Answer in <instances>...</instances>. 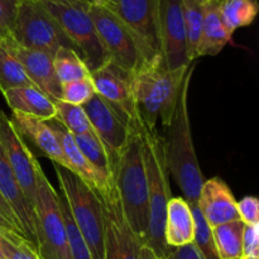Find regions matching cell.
I'll list each match as a JSON object with an SVG mask.
<instances>
[{
	"label": "cell",
	"mask_w": 259,
	"mask_h": 259,
	"mask_svg": "<svg viewBox=\"0 0 259 259\" xmlns=\"http://www.w3.org/2000/svg\"><path fill=\"white\" fill-rule=\"evenodd\" d=\"M195 65L196 63L192 62L187 70L180 89L174 116L168 126L164 128L166 137H163L169 176L174 177L184 195L182 197L189 202L190 206L197 205L200 190L205 181L195 151L189 114V89Z\"/></svg>",
	"instance_id": "obj_1"
},
{
	"label": "cell",
	"mask_w": 259,
	"mask_h": 259,
	"mask_svg": "<svg viewBox=\"0 0 259 259\" xmlns=\"http://www.w3.org/2000/svg\"><path fill=\"white\" fill-rule=\"evenodd\" d=\"M189 67L168 70L159 56L132 72V94L143 125L157 129L159 120L163 128L168 126Z\"/></svg>",
	"instance_id": "obj_2"
},
{
	"label": "cell",
	"mask_w": 259,
	"mask_h": 259,
	"mask_svg": "<svg viewBox=\"0 0 259 259\" xmlns=\"http://www.w3.org/2000/svg\"><path fill=\"white\" fill-rule=\"evenodd\" d=\"M139 133L143 144L149 202L148 229L144 247L149 248L158 259H164L169 250L164 242V222L167 205L172 199L164 138L157 129L147 128L142 121Z\"/></svg>",
	"instance_id": "obj_3"
},
{
	"label": "cell",
	"mask_w": 259,
	"mask_h": 259,
	"mask_svg": "<svg viewBox=\"0 0 259 259\" xmlns=\"http://www.w3.org/2000/svg\"><path fill=\"white\" fill-rule=\"evenodd\" d=\"M139 124L132 129L128 142L114 166L113 177L124 214L133 233L144 247L148 229L149 202Z\"/></svg>",
	"instance_id": "obj_4"
},
{
	"label": "cell",
	"mask_w": 259,
	"mask_h": 259,
	"mask_svg": "<svg viewBox=\"0 0 259 259\" xmlns=\"http://www.w3.org/2000/svg\"><path fill=\"white\" fill-rule=\"evenodd\" d=\"M61 194L90 252L91 259H105L104 210L98 192L70 169L53 163Z\"/></svg>",
	"instance_id": "obj_5"
},
{
	"label": "cell",
	"mask_w": 259,
	"mask_h": 259,
	"mask_svg": "<svg viewBox=\"0 0 259 259\" xmlns=\"http://www.w3.org/2000/svg\"><path fill=\"white\" fill-rule=\"evenodd\" d=\"M35 252L39 259H71L60 194L51 185L39 162L35 163Z\"/></svg>",
	"instance_id": "obj_6"
},
{
	"label": "cell",
	"mask_w": 259,
	"mask_h": 259,
	"mask_svg": "<svg viewBox=\"0 0 259 259\" xmlns=\"http://www.w3.org/2000/svg\"><path fill=\"white\" fill-rule=\"evenodd\" d=\"M60 25L63 34L73 45L94 72L109 62V58L96 34L89 5L78 0H38Z\"/></svg>",
	"instance_id": "obj_7"
},
{
	"label": "cell",
	"mask_w": 259,
	"mask_h": 259,
	"mask_svg": "<svg viewBox=\"0 0 259 259\" xmlns=\"http://www.w3.org/2000/svg\"><path fill=\"white\" fill-rule=\"evenodd\" d=\"M10 38L20 47L40 51L52 58L61 47L75 50L72 43L63 34L60 25L38 0L20 2Z\"/></svg>",
	"instance_id": "obj_8"
},
{
	"label": "cell",
	"mask_w": 259,
	"mask_h": 259,
	"mask_svg": "<svg viewBox=\"0 0 259 259\" xmlns=\"http://www.w3.org/2000/svg\"><path fill=\"white\" fill-rule=\"evenodd\" d=\"M89 13L109 62L128 72L138 70L144 57L125 24L104 3L89 5Z\"/></svg>",
	"instance_id": "obj_9"
},
{
	"label": "cell",
	"mask_w": 259,
	"mask_h": 259,
	"mask_svg": "<svg viewBox=\"0 0 259 259\" xmlns=\"http://www.w3.org/2000/svg\"><path fill=\"white\" fill-rule=\"evenodd\" d=\"M159 2L161 0H106L138 43L144 62L161 56L159 46Z\"/></svg>",
	"instance_id": "obj_10"
},
{
	"label": "cell",
	"mask_w": 259,
	"mask_h": 259,
	"mask_svg": "<svg viewBox=\"0 0 259 259\" xmlns=\"http://www.w3.org/2000/svg\"><path fill=\"white\" fill-rule=\"evenodd\" d=\"M96 192L100 196L104 210L105 259H141L143 245L133 233L124 214L114 177L105 189Z\"/></svg>",
	"instance_id": "obj_11"
},
{
	"label": "cell",
	"mask_w": 259,
	"mask_h": 259,
	"mask_svg": "<svg viewBox=\"0 0 259 259\" xmlns=\"http://www.w3.org/2000/svg\"><path fill=\"white\" fill-rule=\"evenodd\" d=\"M82 108L88 115L91 128L105 147L111 169H114L134 126L129 125L128 121L98 94L82 105Z\"/></svg>",
	"instance_id": "obj_12"
},
{
	"label": "cell",
	"mask_w": 259,
	"mask_h": 259,
	"mask_svg": "<svg viewBox=\"0 0 259 259\" xmlns=\"http://www.w3.org/2000/svg\"><path fill=\"white\" fill-rule=\"evenodd\" d=\"M0 147L25 199L33 207L35 196L37 159L28 148L22 134L17 131L12 120L2 110H0Z\"/></svg>",
	"instance_id": "obj_13"
},
{
	"label": "cell",
	"mask_w": 259,
	"mask_h": 259,
	"mask_svg": "<svg viewBox=\"0 0 259 259\" xmlns=\"http://www.w3.org/2000/svg\"><path fill=\"white\" fill-rule=\"evenodd\" d=\"M159 46L168 70L187 67L192 63L187 53L182 0L159 2Z\"/></svg>",
	"instance_id": "obj_14"
},
{
	"label": "cell",
	"mask_w": 259,
	"mask_h": 259,
	"mask_svg": "<svg viewBox=\"0 0 259 259\" xmlns=\"http://www.w3.org/2000/svg\"><path fill=\"white\" fill-rule=\"evenodd\" d=\"M95 94L110 104L131 126L141 123L133 94H132V72L108 62L103 67L90 73Z\"/></svg>",
	"instance_id": "obj_15"
},
{
	"label": "cell",
	"mask_w": 259,
	"mask_h": 259,
	"mask_svg": "<svg viewBox=\"0 0 259 259\" xmlns=\"http://www.w3.org/2000/svg\"><path fill=\"white\" fill-rule=\"evenodd\" d=\"M0 45L4 46L19 61L28 77L38 89H40L53 101L61 100L62 86L56 76L53 58L50 55L40 51L20 47L12 38L2 40Z\"/></svg>",
	"instance_id": "obj_16"
},
{
	"label": "cell",
	"mask_w": 259,
	"mask_h": 259,
	"mask_svg": "<svg viewBox=\"0 0 259 259\" xmlns=\"http://www.w3.org/2000/svg\"><path fill=\"white\" fill-rule=\"evenodd\" d=\"M197 206L211 229L239 219L237 200L227 182L219 176L205 180L200 190Z\"/></svg>",
	"instance_id": "obj_17"
},
{
	"label": "cell",
	"mask_w": 259,
	"mask_h": 259,
	"mask_svg": "<svg viewBox=\"0 0 259 259\" xmlns=\"http://www.w3.org/2000/svg\"><path fill=\"white\" fill-rule=\"evenodd\" d=\"M0 194L12 209L24 238L35 249L37 239H35L34 210L25 199L9 163L5 159L2 147H0Z\"/></svg>",
	"instance_id": "obj_18"
},
{
	"label": "cell",
	"mask_w": 259,
	"mask_h": 259,
	"mask_svg": "<svg viewBox=\"0 0 259 259\" xmlns=\"http://www.w3.org/2000/svg\"><path fill=\"white\" fill-rule=\"evenodd\" d=\"M12 123L23 138H28L52 163L67 168V162L63 157L62 149L48 123L42 119L33 118L24 114L12 111Z\"/></svg>",
	"instance_id": "obj_19"
},
{
	"label": "cell",
	"mask_w": 259,
	"mask_h": 259,
	"mask_svg": "<svg viewBox=\"0 0 259 259\" xmlns=\"http://www.w3.org/2000/svg\"><path fill=\"white\" fill-rule=\"evenodd\" d=\"M47 123L53 131L55 136L57 137V141L60 143L61 149H62L63 157H65L66 162H67V169L77 175L81 180H83L89 186H91L96 191H101V190L105 189L108 185H105L101 181V179L96 174L95 169L86 161L83 154L81 153L78 147L76 146L72 134L56 118L47 120Z\"/></svg>",
	"instance_id": "obj_20"
},
{
	"label": "cell",
	"mask_w": 259,
	"mask_h": 259,
	"mask_svg": "<svg viewBox=\"0 0 259 259\" xmlns=\"http://www.w3.org/2000/svg\"><path fill=\"white\" fill-rule=\"evenodd\" d=\"M195 222L191 206L184 197H172L167 205L164 242L168 248L194 243Z\"/></svg>",
	"instance_id": "obj_21"
},
{
	"label": "cell",
	"mask_w": 259,
	"mask_h": 259,
	"mask_svg": "<svg viewBox=\"0 0 259 259\" xmlns=\"http://www.w3.org/2000/svg\"><path fill=\"white\" fill-rule=\"evenodd\" d=\"M3 96L12 111L46 121L56 118L55 101L37 86L10 89L3 93Z\"/></svg>",
	"instance_id": "obj_22"
},
{
	"label": "cell",
	"mask_w": 259,
	"mask_h": 259,
	"mask_svg": "<svg viewBox=\"0 0 259 259\" xmlns=\"http://www.w3.org/2000/svg\"><path fill=\"white\" fill-rule=\"evenodd\" d=\"M233 34L228 32L219 12V0H205L204 22L197 58L202 56H217L223 48L232 43Z\"/></svg>",
	"instance_id": "obj_23"
},
{
	"label": "cell",
	"mask_w": 259,
	"mask_h": 259,
	"mask_svg": "<svg viewBox=\"0 0 259 259\" xmlns=\"http://www.w3.org/2000/svg\"><path fill=\"white\" fill-rule=\"evenodd\" d=\"M76 146L83 154L86 161L91 164L101 181L105 185H109L113 180V169H111L110 161H109L108 152H106L105 147L98 138L95 132L90 131L85 134H80V136H73Z\"/></svg>",
	"instance_id": "obj_24"
},
{
	"label": "cell",
	"mask_w": 259,
	"mask_h": 259,
	"mask_svg": "<svg viewBox=\"0 0 259 259\" xmlns=\"http://www.w3.org/2000/svg\"><path fill=\"white\" fill-rule=\"evenodd\" d=\"M244 227V223L238 219L212 228V238L220 259H240L243 257Z\"/></svg>",
	"instance_id": "obj_25"
},
{
	"label": "cell",
	"mask_w": 259,
	"mask_h": 259,
	"mask_svg": "<svg viewBox=\"0 0 259 259\" xmlns=\"http://www.w3.org/2000/svg\"><path fill=\"white\" fill-rule=\"evenodd\" d=\"M219 12L223 23L230 34L239 28L248 27L257 18L258 0H220Z\"/></svg>",
	"instance_id": "obj_26"
},
{
	"label": "cell",
	"mask_w": 259,
	"mask_h": 259,
	"mask_svg": "<svg viewBox=\"0 0 259 259\" xmlns=\"http://www.w3.org/2000/svg\"><path fill=\"white\" fill-rule=\"evenodd\" d=\"M53 67L61 86L90 76L88 66L80 53L70 47L58 48L53 56Z\"/></svg>",
	"instance_id": "obj_27"
},
{
	"label": "cell",
	"mask_w": 259,
	"mask_h": 259,
	"mask_svg": "<svg viewBox=\"0 0 259 259\" xmlns=\"http://www.w3.org/2000/svg\"><path fill=\"white\" fill-rule=\"evenodd\" d=\"M204 2L205 0H182V13L190 62H195L197 60V50L201 39L204 22Z\"/></svg>",
	"instance_id": "obj_28"
},
{
	"label": "cell",
	"mask_w": 259,
	"mask_h": 259,
	"mask_svg": "<svg viewBox=\"0 0 259 259\" xmlns=\"http://www.w3.org/2000/svg\"><path fill=\"white\" fill-rule=\"evenodd\" d=\"M35 86L30 81L19 61L0 45V91L5 93L10 89Z\"/></svg>",
	"instance_id": "obj_29"
},
{
	"label": "cell",
	"mask_w": 259,
	"mask_h": 259,
	"mask_svg": "<svg viewBox=\"0 0 259 259\" xmlns=\"http://www.w3.org/2000/svg\"><path fill=\"white\" fill-rule=\"evenodd\" d=\"M56 119L70 132L72 136H80L93 131L88 115L82 106L73 105L63 100L55 101Z\"/></svg>",
	"instance_id": "obj_30"
},
{
	"label": "cell",
	"mask_w": 259,
	"mask_h": 259,
	"mask_svg": "<svg viewBox=\"0 0 259 259\" xmlns=\"http://www.w3.org/2000/svg\"><path fill=\"white\" fill-rule=\"evenodd\" d=\"M0 247L4 259H39L29 242L15 233L0 230Z\"/></svg>",
	"instance_id": "obj_31"
},
{
	"label": "cell",
	"mask_w": 259,
	"mask_h": 259,
	"mask_svg": "<svg viewBox=\"0 0 259 259\" xmlns=\"http://www.w3.org/2000/svg\"><path fill=\"white\" fill-rule=\"evenodd\" d=\"M191 211L195 222V245L199 248L205 259H220L215 248L211 227L204 219L197 205H191Z\"/></svg>",
	"instance_id": "obj_32"
},
{
	"label": "cell",
	"mask_w": 259,
	"mask_h": 259,
	"mask_svg": "<svg viewBox=\"0 0 259 259\" xmlns=\"http://www.w3.org/2000/svg\"><path fill=\"white\" fill-rule=\"evenodd\" d=\"M60 206L61 210H62L63 220H65L66 232H67L71 259H91L90 252H89L88 247H86L85 242H83L82 237H81L80 232H78L77 227H76L75 222H73L72 217H71L70 210H68L67 204H66V200L62 196V194H60Z\"/></svg>",
	"instance_id": "obj_33"
},
{
	"label": "cell",
	"mask_w": 259,
	"mask_h": 259,
	"mask_svg": "<svg viewBox=\"0 0 259 259\" xmlns=\"http://www.w3.org/2000/svg\"><path fill=\"white\" fill-rule=\"evenodd\" d=\"M95 95L93 81L90 76L82 80L73 81V82L62 85L61 91V100L66 103L73 104V105H85L93 96Z\"/></svg>",
	"instance_id": "obj_34"
},
{
	"label": "cell",
	"mask_w": 259,
	"mask_h": 259,
	"mask_svg": "<svg viewBox=\"0 0 259 259\" xmlns=\"http://www.w3.org/2000/svg\"><path fill=\"white\" fill-rule=\"evenodd\" d=\"M22 0H0V42L12 37Z\"/></svg>",
	"instance_id": "obj_35"
},
{
	"label": "cell",
	"mask_w": 259,
	"mask_h": 259,
	"mask_svg": "<svg viewBox=\"0 0 259 259\" xmlns=\"http://www.w3.org/2000/svg\"><path fill=\"white\" fill-rule=\"evenodd\" d=\"M237 211L245 225L259 224V200L255 196H245L237 201Z\"/></svg>",
	"instance_id": "obj_36"
},
{
	"label": "cell",
	"mask_w": 259,
	"mask_h": 259,
	"mask_svg": "<svg viewBox=\"0 0 259 259\" xmlns=\"http://www.w3.org/2000/svg\"><path fill=\"white\" fill-rule=\"evenodd\" d=\"M259 257V224L245 225L243 232V257Z\"/></svg>",
	"instance_id": "obj_37"
},
{
	"label": "cell",
	"mask_w": 259,
	"mask_h": 259,
	"mask_svg": "<svg viewBox=\"0 0 259 259\" xmlns=\"http://www.w3.org/2000/svg\"><path fill=\"white\" fill-rule=\"evenodd\" d=\"M164 259H205L204 255L195 245V243L182 245L177 248H169Z\"/></svg>",
	"instance_id": "obj_38"
},
{
	"label": "cell",
	"mask_w": 259,
	"mask_h": 259,
	"mask_svg": "<svg viewBox=\"0 0 259 259\" xmlns=\"http://www.w3.org/2000/svg\"><path fill=\"white\" fill-rule=\"evenodd\" d=\"M0 214H2L4 218H7L9 222H12L13 224L17 225V227L19 228L17 219H15L14 214H13L12 209H10L9 205H8V202L4 200V197L2 196V194H0ZM19 230H20V228H19ZM20 232H22V230H20ZM22 234H23V233H22ZM23 237H24V235H23Z\"/></svg>",
	"instance_id": "obj_39"
},
{
	"label": "cell",
	"mask_w": 259,
	"mask_h": 259,
	"mask_svg": "<svg viewBox=\"0 0 259 259\" xmlns=\"http://www.w3.org/2000/svg\"><path fill=\"white\" fill-rule=\"evenodd\" d=\"M0 230H7V232H12V233H15V234L18 235H22V232L19 230V228L17 227V225L13 224L12 222H9V220L7 219V218L3 217L2 214H0ZM24 238V237H23ZM25 239V238H24Z\"/></svg>",
	"instance_id": "obj_40"
},
{
	"label": "cell",
	"mask_w": 259,
	"mask_h": 259,
	"mask_svg": "<svg viewBox=\"0 0 259 259\" xmlns=\"http://www.w3.org/2000/svg\"><path fill=\"white\" fill-rule=\"evenodd\" d=\"M141 259H158L156 257L153 252H152L149 248L147 247H142L141 249Z\"/></svg>",
	"instance_id": "obj_41"
},
{
	"label": "cell",
	"mask_w": 259,
	"mask_h": 259,
	"mask_svg": "<svg viewBox=\"0 0 259 259\" xmlns=\"http://www.w3.org/2000/svg\"><path fill=\"white\" fill-rule=\"evenodd\" d=\"M81 3H85L88 5H93V4H101V3H105L106 0H78Z\"/></svg>",
	"instance_id": "obj_42"
},
{
	"label": "cell",
	"mask_w": 259,
	"mask_h": 259,
	"mask_svg": "<svg viewBox=\"0 0 259 259\" xmlns=\"http://www.w3.org/2000/svg\"><path fill=\"white\" fill-rule=\"evenodd\" d=\"M0 257H3V254H2V247H0Z\"/></svg>",
	"instance_id": "obj_43"
},
{
	"label": "cell",
	"mask_w": 259,
	"mask_h": 259,
	"mask_svg": "<svg viewBox=\"0 0 259 259\" xmlns=\"http://www.w3.org/2000/svg\"><path fill=\"white\" fill-rule=\"evenodd\" d=\"M240 259H258V258H240Z\"/></svg>",
	"instance_id": "obj_44"
},
{
	"label": "cell",
	"mask_w": 259,
	"mask_h": 259,
	"mask_svg": "<svg viewBox=\"0 0 259 259\" xmlns=\"http://www.w3.org/2000/svg\"><path fill=\"white\" fill-rule=\"evenodd\" d=\"M0 259H4V258H3V257H0Z\"/></svg>",
	"instance_id": "obj_45"
},
{
	"label": "cell",
	"mask_w": 259,
	"mask_h": 259,
	"mask_svg": "<svg viewBox=\"0 0 259 259\" xmlns=\"http://www.w3.org/2000/svg\"><path fill=\"white\" fill-rule=\"evenodd\" d=\"M219 2H220V0H219Z\"/></svg>",
	"instance_id": "obj_46"
}]
</instances>
